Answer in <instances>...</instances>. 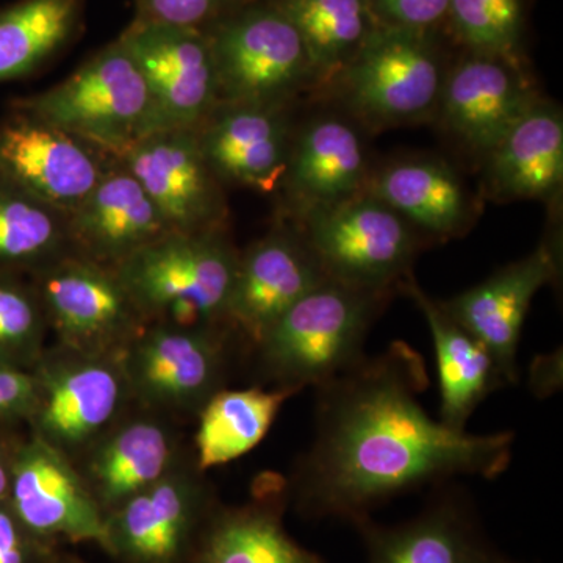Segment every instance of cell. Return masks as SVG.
<instances>
[{"label":"cell","mask_w":563,"mask_h":563,"mask_svg":"<svg viewBox=\"0 0 563 563\" xmlns=\"http://www.w3.org/2000/svg\"><path fill=\"white\" fill-rule=\"evenodd\" d=\"M107 169L98 150L20 111L0 124V177L66 217Z\"/></svg>","instance_id":"obj_15"},{"label":"cell","mask_w":563,"mask_h":563,"mask_svg":"<svg viewBox=\"0 0 563 563\" xmlns=\"http://www.w3.org/2000/svg\"><path fill=\"white\" fill-rule=\"evenodd\" d=\"M9 501L43 542L106 547L107 515L68 455L33 435L11 454Z\"/></svg>","instance_id":"obj_13"},{"label":"cell","mask_w":563,"mask_h":563,"mask_svg":"<svg viewBox=\"0 0 563 563\" xmlns=\"http://www.w3.org/2000/svg\"><path fill=\"white\" fill-rule=\"evenodd\" d=\"M68 242L66 214L0 177V269L44 268Z\"/></svg>","instance_id":"obj_31"},{"label":"cell","mask_w":563,"mask_h":563,"mask_svg":"<svg viewBox=\"0 0 563 563\" xmlns=\"http://www.w3.org/2000/svg\"><path fill=\"white\" fill-rule=\"evenodd\" d=\"M537 101L520 62L468 52L448 70L435 114L463 146L485 157Z\"/></svg>","instance_id":"obj_16"},{"label":"cell","mask_w":563,"mask_h":563,"mask_svg":"<svg viewBox=\"0 0 563 563\" xmlns=\"http://www.w3.org/2000/svg\"><path fill=\"white\" fill-rule=\"evenodd\" d=\"M287 503V485L277 483L255 493L246 506L217 507L191 563H324L285 529Z\"/></svg>","instance_id":"obj_24"},{"label":"cell","mask_w":563,"mask_h":563,"mask_svg":"<svg viewBox=\"0 0 563 563\" xmlns=\"http://www.w3.org/2000/svg\"><path fill=\"white\" fill-rule=\"evenodd\" d=\"M18 111L120 158L147 133L146 85L120 40Z\"/></svg>","instance_id":"obj_4"},{"label":"cell","mask_w":563,"mask_h":563,"mask_svg":"<svg viewBox=\"0 0 563 563\" xmlns=\"http://www.w3.org/2000/svg\"><path fill=\"white\" fill-rule=\"evenodd\" d=\"M240 254L220 228L169 232L113 266L143 318L176 325L225 321Z\"/></svg>","instance_id":"obj_3"},{"label":"cell","mask_w":563,"mask_h":563,"mask_svg":"<svg viewBox=\"0 0 563 563\" xmlns=\"http://www.w3.org/2000/svg\"><path fill=\"white\" fill-rule=\"evenodd\" d=\"M431 32L377 27L332 81L347 109L373 128L428 120L446 77Z\"/></svg>","instance_id":"obj_5"},{"label":"cell","mask_w":563,"mask_h":563,"mask_svg":"<svg viewBox=\"0 0 563 563\" xmlns=\"http://www.w3.org/2000/svg\"><path fill=\"white\" fill-rule=\"evenodd\" d=\"M217 325L141 329L118 354L129 390L158 409L199 412L224 377V335Z\"/></svg>","instance_id":"obj_10"},{"label":"cell","mask_w":563,"mask_h":563,"mask_svg":"<svg viewBox=\"0 0 563 563\" xmlns=\"http://www.w3.org/2000/svg\"><path fill=\"white\" fill-rule=\"evenodd\" d=\"M36 404V380L32 372L0 362V420H31Z\"/></svg>","instance_id":"obj_37"},{"label":"cell","mask_w":563,"mask_h":563,"mask_svg":"<svg viewBox=\"0 0 563 563\" xmlns=\"http://www.w3.org/2000/svg\"><path fill=\"white\" fill-rule=\"evenodd\" d=\"M246 3L247 0H139L136 20L202 29Z\"/></svg>","instance_id":"obj_34"},{"label":"cell","mask_w":563,"mask_h":563,"mask_svg":"<svg viewBox=\"0 0 563 563\" xmlns=\"http://www.w3.org/2000/svg\"><path fill=\"white\" fill-rule=\"evenodd\" d=\"M295 25L318 87L332 85L379 25L366 0H269Z\"/></svg>","instance_id":"obj_29"},{"label":"cell","mask_w":563,"mask_h":563,"mask_svg":"<svg viewBox=\"0 0 563 563\" xmlns=\"http://www.w3.org/2000/svg\"><path fill=\"white\" fill-rule=\"evenodd\" d=\"M302 236L328 279L391 291L412 276L420 240L412 225L368 191L299 218Z\"/></svg>","instance_id":"obj_6"},{"label":"cell","mask_w":563,"mask_h":563,"mask_svg":"<svg viewBox=\"0 0 563 563\" xmlns=\"http://www.w3.org/2000/svg\"><path fill=\"white\" fill-rule=\"evenodd\" d=\"M55 550L21 523L9 501L0 503V563H49Z\"/></svg>","instance_id":"obj_36"},{"label":"cell","mask_w":563,"mask_h":563,"mask_svg":"<svg viewBox=\"0 0 563 563\" xmlns=\"http://www.w3.org/2000/svg\"><path fill=\"white\" fill-rule=\"evenodd\" d=\"M11 455L0 448V503L9 499Z\"/></svg>","instance_id":"obj_38"},{"label":"cell","mask_w":563,"mask_h":563,"mask_svg":"<svg viewBox=\"0 0 563 563\" xmlns=\"http://www.w3.org/2000/svg\"><path fill=\"white\" fill-rule=\"evenodd\" d=\"M380 27L431 32L446 20L450 0H366Z\"/></svg>","instance_id":"obj_35"},{"label":"cell","mask_w":563,"mask_h":563,"mask_svg":"<svg viewBox=\"0 0 563 563\" xmlns=\"http://www.w3.org/2000/svg\"><path fill=\"white\" fill-rule=\"evenodd\" d=\"M49 563H87L81 561V559L76 558V555H70L66 553H60V551L55 550L51 555Z\"/></svg>","instance_id":"obj_39"},{"label":"cell","mask_w":563,"mask_h":563,"mask_svg":"<svg viewBox=\"0 0 563 563\" xmlns=\"http://www.w3.org/2000/svg\"><path fill=\"white\" fill-rule=\"evenodd\" d=\"M368 179L361 133L343 118H314L292 136L282 184L299 218L354 198Z\"/></svg>","instance_id":"obj_22"},{"label":"cell","mask_w":563,"mask_h":563,"mask_svg":"<svg viewBox=\"0 0 563 563\" xmlns=\"http://www.w3.org/2000/svg\"><path fill=\"white\" fill-rule=\"evenodd\" d=\"M420 352L393 342L317 387V431L299 461L288 501L312 520L357 523L374 507L459 474L495 479L512 461L514 433L477 435L422 407Z\"/></svg>","instance_id":"obj_1"},{"label":"cell","mask_w":563,"mask_h":563,"mask_svg":"<svg viewBox=\"0 0 563 563\" xmlns=\"http://www.w3.org/2000/svg\"><path fill=\"white\" fill-rule=\"evenodd\" d=\"M84 0H18L0 10V84L31 76L79 31Z\"/></svg>","instance_id":"obj_30"},{"label":"cell","mask_w":563,"mask_h":563,"mask_svg":"<svg viewBox=\"0 0 563 563\" xmlns=\"http://www.w3.org/2000/svg\"><path fill=\"white\" fill-rule=\"evenodd\" d=\"M176 468L172 433L154 420H133L106 432L88 457L84 479L103 512L158 483Z\"/></svg>","instance_id":"obj_27"},{"label":"cell","mask_w":563,"mask_h":563,"mask_svg":"<svg viewBox=\"0 0 563 563\" xmlns=\"http://www.w3.org/2000/svg\"><path fill=\"white\" fill-rule=\"evenodd\" d=\"M198 136L218 180L261 192L284 181L292 143L285 106L218 103Z\"/></svg>","instance_id":"obj_19"},{"label":"cell","mask_w":563,"mask_h":563,"mask_svg":"<svg viewBox=\"0 0 563 563\" xmlns=\"http://www.w3.org/2000/svg\"><path fill=\"white\" fill-rule=\"evenodd\" d=\"M166 224L140 181L128 169H107L90 195L68 214L69 242L81 257L117 266L166 233Z\"/></svg>","instance_id":"obj_21"},{"label":"cell","mask_w":563,"mask_h":563,"mask_svg":"<svg viewBox=\"0 0 563 563\" xmlns=\"http://www.w3.org/2000/svg\"><path fill=\"white\" fill-rule=\"evenodd\" d=\"M299 388L218 390L199 410L196 465L201 472L250 453L265 439L282 406Z\"/></svg>","instance_id":"obj_28"},{"label":"cell","mask_w":563,"mask_h":563,"mask_svg":"<svg viewBox=\"0 0 563 563\" xmlns=\"http://www.w3.org/2000/svg\"><path fill=\"white\" fill-rule=\"evenodd\" d=\"M390 291L325 279L290 307L255 343L277 387L317 388L365 357L363 344Z\"/></svg>","instance_id":"obj_2"},{"label":"cell","mask_w":563,"mask_h":563,"mask_svg":"<svg viewBox=\"0 0 563 563\" xmlns=\"http://www.w3.org/2000/svg\"><path fill=\"white\" fill-rule=\"evenodd\" d=\"M214 509L202 481L176 466L107 514L103 551L120 563H191Z\"/></svg>","instance_id":"obj_12"},{"label":"cell","mask_w":563,"mask_h":563,"mask_svg":"<svg viewBox=\"0 0 563 563\" xmlns=\"http://www.w3.org/2000/svg\"><path fill=\"white\" fill-rule=\"evenodd\" d=\"M328 279L302 233H269L239 257L225 322L252 343L307 292Z\"/></svg>","instance_id":"obj_18"},{"label":"cell","mask_w":563,"mask_h":563,"mask_svg":"<svg viewBox=\"0 0 563 563\" xmlns=\"http://www.w3.org/2000/svg\"><path fill=\"white\" fill-rule=\"evenodd\" d=\"M558 255L548 243L479 285L439 301L444 312L490 352L506 384L518 379L517 354L532 299L555 279Z\"/></svg>","instance_id":"obj_17"},{"label":"cell","mask_w":563,"mask_h":563,"mask_svg":"<svg viewBox=\"0 0 563 563\" xmlns=\"http://www.w3.org/2000/svg\"><path fill=\"white\" fill-rule=\"evenodd\" d=\"M563 179V118L539 99L485 155V187L495 201L554 198Z\"/></svg>","instance_id":"obj_23"},{"label":"cell","mask_w":563,"mask_h":563,"mask_svg":"<svg viewBox=\"0 0 563 563\" xmlns=\"http://www.w3.org/2000/svg\"><path fill=\"white\" fill-rule=\"evenodd\" d=\"M399 288L417 303L431 331L439 373V420L457 431H466V422L477 406L506 380L490 352L444 312L439 301L426 295L412 276Z\"/></svg>","instance_id":"obj_25"},{"label":"cell","mask_w":563,"mask_h":563,"mask_svg":"<svg viewBox=\"0 0 563 563\" xmlns=\"http://www.w3.org/2000/svg\"><path fill=\"white\" fill-rule=\"evenodd\" d=\"M446 20L470 52L520 62L525 31L521 0H450Z\"/></svg>","instance_id":"obj_32"},{"label":"cell","mask_w":563,"mask_h":563,"mask_svg":"<svg viewBox=\"0 0 563 563\" xmlns=\"http://www.w3.org/2000/svg\"><path fill=\"white\" fill-rule=\"evenodd\" d=\"M46 324L38 295L0 276V362L32 372L44 355Z\"/></svg>","instance_id":"obj_33"},{"label":"cell","mask_w":563,"mask_h":563,"mask_svg":"<svg viewBox=\"0 0 563 563\" xmlns=\"http://www.w3.org/2000/svg\"><path fill=\"white\" fill-rule=\"evenodd\" d=\"M118 40L146 85V136L201 128L221 102L207 32L135 20Z\"/></svg>","instance_id":"obj_8"},{"label":"cell","mask_w":563,"mask_h":563,"mask_svg":"<svg viewBox=\"0 0 563 563\" xmlns=\"http://www.w3.org/2000/svg\"><path fill=\"white\" fill-rule=\"evenodd\" d=\"M354 526L365 543L366 563H521L495 547L472 504L457 493H446L401 525L366 517Z\"/></svg>","instance_id":"obj_20"},{"label":"cell","mask_w":563,"mask_h":563,"mask_svg":"<svg viewBox=\"0 0 563 563\" xmlns=\"http://www.w3.org/2000/svg\"><path fill=\"white\" fill-rule=\"evenodd\" d=\"M174 232L220 228L224 201L199 144L198 129L152 133L121 155Z\"/></svg>","instance_id":"obj_14"},{"label":"cell","mask_w":563,"mask_h":563,"mask_svg":"<svg viewBox=\"0 0 563 563\" xmlns=\"http://www.w3.org/2000/svg\"><path fill=\"white\" fill-rule=\"evenodd\" d=\"M38 298L62 346L84 354L118 355L144 320L110 266L87 257L44 266Z\"/></svg>","instance_id":"obj_11"},{"label":"cell","mask_w":563,"mask_h":563,"mask_svg":"<svg viewBox=\"0 0 563 563\" xmlns=\"http://www.w3.org/2000/svg\"><path fill=\"white\" fill-rule=\"evenodd\" d=\"M366 191L433 239L462 235L473 222L470 191L461 176L437 158L391 163L368 179Z\"/></svg>","instance_id":"obj_26"},{"label":"cell","mask_w":563,"mask_h":563,"mask_svg":"<svg viewBox=\"0 0 563 563\" xmlns=\"http://www.w3.org/2000/svg\"><path fill=\"white\" fill-rule=\"evenodd\" d=\"M36 404L33 435L69 455L92 446L120 412L129 390L118 355L84 354L62 346L32 369Z\"/></svg>","instance_id":"obj_9"},{"label":"cell","mask_w":563,"mask_h":563,"mask_svg":"<svg viewBox=\"0 0 563 563\" xmlns=\"http://www.w3.org/2000/svg\"><path fill=\"white\" fill-rule=\"evenodd\" d=\"M207 35L221 102L287 106L298 92L318 87L301 36L272 3L243 5Z\"/></svg>","instance_id":"obj_7"}]
</instances>
